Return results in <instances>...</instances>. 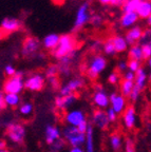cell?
<instances>
[{
  "instance_id": "26",
  "label": "cell",
  "mask_w": 151,
  "mask_h": 152,
  "mask_svg": "<svg viewBox=\"0 0 151 152\" xmlns=\"http://www.w3.org/2000/svg\"><path fill=\"white\" fill-rule=\"evenodd\" d=\"M59 72V66L58 64H50L45 69V77L48 79L52 78V77H57Z\"/></svg>"
},
{
  "instance_id": "11",
  "label": "cell",
  "mask_w": 151,
  "mask_h": 152,
  "mask_svg": "<svg viewBox=\"0 0 151 152\" xmlns=\"http://www.w3.org/2000/svg\"><path fill=\"white\" fill-rule=\"evenodd\" d=\"M85 86V80L83 78H73L69 81L64 88L60 89V93L62 96H67V95L73 94V93L77 92V90H79L80 88H83Z\"/></svg>"
},
{
  "instance_id": "27",
  "label": "cell",
  "mask_w": 151,
  "mask_h": 152,
  "mask_svg": "<svg viewBox=\"0 0 151 152\" xmlns=\"http://www.w3.org/2000/svg\"><path fill=\"white\" fill-rule=\"evenodd\" d=\"M111 144L115 151H119L120 149V133L118 130H115L111 133Z\"/></svg>"
},
{
  "instance_id": "30",
  "label": "cell",
  "mask_w": 151,
  "mask_h": 152,
  "mask_svg": "<svg viewBox=\"0 0 151 152\" xmlns=\"http://www.w3.org/2000/svg\"><path fill=\"white\" fill-rule=\"evenodd\" d=\"M127 64H128V69H129V71H132V72H134V73H136V72L142 68V64H141V61H139V60L129 59L127 61Z\"/></svg>"
},
{
  "instance_id": "34",
  "label": "cell",
  "mask_w": 151,
  "mask_h": 152,
  "mask_svg": "<svg viewBox=\"0 0 151 152\" xmlns=\"http://www.w3.org/2000/svg\"><path fill=\"white\" fill-rule=\"evenodd\" d=\"M119 75H120V73L118 71H114V72H112L110 75H109V77H108V81L111 85H115V83H117L118 81H119Z\"/></svg>"
},
{
  "instance_id": "37",
  "label": "cell",
  "mask_w": 151,
  "mask_h": 152,
  "mask_svg": "<svg viewBox=\"0 0 151 152\" xmlns=\"http://www.w3.org/2000/svg\"><path fill=\"white\" fill-rule=\"evenodd\" d=\"M141 91H142V89L134 83V88H133L132 93H131V95H130V99L132 100V102H135V100L137 99V97H139V95L141 94Z\"/></svg>"
},
{
  "instance_id": "18",
  "label": "cell",
  "mask_w": 151,
  "mask_h": 152,
  "mask_svg": "<svg viewBox=\"0 0 151 152\" xmlns=\"http://www.w3.org/2000/svg\"><path fill=\"white\" fill-rule=\"evenodd\" d=\"M144 0H126L124 5L122 7V12L123 13H130L136 12L139 7Z\"/></svg>"
},
{
  "instance_id": "28",
  "label": "cell",
  "mask_w": 151,
  "mask_h": 152,
  "mask_svg": "<svg viewBox=\"0 0 151 152\" xmlns=\"http://www.w3.org/2000/svg\"><path fill=\"white\" fill-rule=\"evenodd\" d=\"M104 17L102 16V15L99 14H94L92 15V17H91V21H90V23L92 24L94 28H99V26H102L103 24H104Z\"/></svg>"
},
{
  "instance_id": "31",
  "label": "cell",
  "mask_w": 151,
  "mask_h": 152,
  "mask_svg": "<svg viewBox=\"0 0 151 152\" xmlns=\"http://www.w3.org/2000/svg\"><path fill=\"white\" fill-rule=\"evenodd\" d=\"M5 100H7V104L12 106L13 109L16 108V104H18L19 102V97L17 94H7L5 95Z\"/></svg>"
},
{
  "instance_id": "8",
  "label": "cell",
  "mask_w": 151,
  "mask_h": 152,
  "mask_svg": "<svg viewBox=\"0 0 151 152\" xmlns=\"http://www.w3.org/2000/svg\"><path fill=\"white\" fill-rule=\"evenodd\" d=\"M45 86L43 76L40 73H35L30 75L24 81V88L31 91H41Z\"/></svg>"
},
{
  "instance_id": "9",
  "label": "cell",
  "mask_w": 151,
  "mask_h": 152,
  "mask_svg": "<svg viewBox=\"0 0 151 152\" xmlns=\"http://www.w3.org/2000/svg\"><path fill=\"white\" fill-rule=\"evenodd\" d=\"M65 136L67 140L70 142L71 145H73L74 147H76L79 144H83L85 140V135L84 133L80 132L78 129L74 128V127H69L65 130Z\"/></svg>"
},
{
  "instance_id": "50",
  "label": "cell",
  "mask_w": 151,
  "mask_h": 152,
  "mask_svg": "<svg viewBox=\"0 0 151 152\" xmlns=\"http://www.w3.org/2000/svg\"><path fill=\"white\" fill-rule=\"evenodd\" d=\"M117 96H118V95L116 94V93H112V94H111V96H110V102H113L114 100L116 99V97H117Z\"/></svg>"
},
{
  "instance_id": "36",
  "label": "cell",
  "mask_w": 151,
  "mask_h": 152,
  "mask_svg": "<svg viewBox=\"0 0 151 152\" xmlns=\"http://www.w3.org/2000/svg\"><path fill=\"white\" fill-rule=\"evenodd\" d=\"M65 146H66V140H62V138H58L56 142H53L52 144V149L55 150V151H56V150L58 151V150H60L62 148H64Z\"/></svg>"
},
{
  "instance_id": "54",
  "label": "cell",
  "mask_w": 151,
  "mask_h": 152,
  "mask_svg": "<svg viewBox=\"0 0 151 152\" xmlns=\"http://www.w3.org/2000/svg\"><path fill=\"white\" fill-rule=\"evenodd\" d=\"M147 31H148V32H149V34H150V35H151V28H149V30H147Z\"/></svg>"
},
{
  "instance_id": "39",
  "label": "cell",
  "mask_w": 151,
  "mask_h": 152,
  "mask_svg": "<svg viewBox=\"0 0 151 152\" xmlns=\"http://www.w3.org/2000/svg\"><path fill=\"white\" fill-rule=\"evenodd\" d=\"M123 79H126V80H131V81H134L135 80V73L132 71H126L124 72L123 74Z\"/></svg>"
},
{
  "instance_id": "24",
  "label": "cell",
  "mask_w": 151,
  "mask_h": 152,
  "mask_svg": "<svg viewBox=\"0 0 151 152\" xmlns=\"http://www.w3.org/2000/svg\"><path fill=\"white\" fill-rule=\"evenodd\" d=\"M58 140L59 138V134H58V130L54 127H51L49 126L47 128V142L50 144V145H52L53 144V140Z\"/></svg>"
},
{
  "instance_id": "25",
  "label": "cell",
  "mask_w": 151,
  "mask_h": 152,
  "mask_svg": "<svg viewBox=\"0 0 151 152\" xmlns=\"http://www.w3.org/2000/svg\"><path fill=\"white\" fill-rule=\"evenodd\" d=\"M84 121H85V118H84L83 113L79 111L73 112V113L69 114L68 115V121L69 123L73 124V125H79V124Z\"/></svg>"
},
{
  "instance_id": "52",
  "label": "cell",
  "mask_w": 151,
  "mask_h": 152,
  "mask_svg": "<svg viewBox=\"0 0 151 152\" xmlns=\"http://www.w3.org/2000/svg\"><path fill=\"white\" fill-rule=\"evenodd\" d=\"M71 152H84L81 149H79V148H77V147H74V149H72V151Z\"/></svg>"
},
{
  "instance_id": "20",
  "label": "cell",
  "mask_w": 151,
  "mask_h": 152,
  "mask_svg": "<svg viewBox=\"0 0 151 152\" xmlns=\"http://www.w3.org/2000/svg\"><path fill=\"white\" fill-rule=\"evenodd\" d=\"M123 115L126 126L129 129H131L133 127V124H134V108L132 106H128Z\"/></svg>"
},
{
  "instance_id": "55",
  "label": "cell",
  "mask_w": 151,
  "mask_h": 152,
  "mask_svg": "<svg viewBox=\"0 0 151 152\" xmlns=\"http://www.w3.org/2000/svg\"><path fill=\"white\" fill-rule=\"evenodd\" d=\"M149 80H151V73H150V76H149Z\"/></svg>"
},
{
  "instance_id": "49",
  "label": "cell",
  "mask_w": 151,
  "mask_h": 152,
  "mask_svg": "<svg viewBox=\"0 0 151 152\" xmlns=\"http://www.w3.org/2000/svg\"><path fill=\"white\" fill-rule=\"evenodd\" d=\"M112 0H98V2L103 5H111Z\"/></svg>"
},
{
  "instance_id": "57",
  "label": "cell",
  "mask_w": 151,
  "mask_h": 152,
  "mask_svg": "<svg viewBox=\"0 0 151 152\" xmlns=\"http://www.w3.org/2000/svg\"><path fill=\"white\" fill-rule=\"evenodd\" d=\"M150 1H151V0H150Z\"/></svg>"
},
{
  "instance_id": "22",
  "label": "cell",
  "mask_w": 151,
  "mask_h": 152,
  "mask_svg": "<svg viewBox=\"0 0 151 152\" xmlns=\"http://www.w3.org/2000/svg\"><path fill=\"white\" fill-rule=\"evenodd\" d=\"M146 79H147V74L146 71H145L144 68H141L139 71L135 73V80L134 83L136 86H139V88L142 89L145 87V83H146Z\"/></svg>"
},
{
  "instance_id": "17",
  "label": "cell",
  "mask_w": 151,
  "mask_h": 152,
  "mask_svg": "<svg viewBox=\"0 0 151 152\" xmlns=\"http://www.w3.org/2000/svg\"><path fill=\"white\" fill-rule=\"evenodd\" d=\"M113 42H114V47H115V50L117 53L125 52V51L128 50V48H129V45H128L126 38L122 35L113 36Z\"/></svg>"
},
{
  "instance_id": "42",
  "label": "cell",
  "mask_w": 151,
  "mask_h": 152,
  "mask_svg": "<svg viewBox=\"0 0 151 152\" xmlns=\"http://www.w3.org/2000/svg\"><path fill=\"white\" fill-rule=\"evenodd\" d=\"M103 45H104V43L100 42V40H95L94 42H93V45H91V49H92L94 52H98V51H100V48L103 49Z\"/></svg>"
},
{
  "instance_id": "13",
  "label": "cell",
  "mask_w": 151,
  "mask_h": 152,
  "mask_svg": "<svg viewBox=\"0 0 151 152\" xmlns=\"http://www.w3.org/2000/svg\"><path fill=\"white\" fill-rule=\"evenodd\" d=\"M139 15L136 12H130V13H123L119 18L120 26L124 28H131L132 26H135L139 21Z\"/></svg>"
},
{
  "instance_id": "32",
  "label": "cell",
  "mask_w": 151,
  "mask_h": 152,
  "mask_svg": "<svg viewBox=\"0 0 151 152\" xmlns=\"http://www.w3.org/2000/svg\"><path fill=\"white\" fill-rule=\"evenodd\" d=\"M92 133H93L92 127L89 126L88 127V133H87V150H88V152H93Z\"/></svg>"
},
{
  "instance_id": "15",
  "label": "cell",
  "mask_w": 151,
  "mask_h": 152,
  "mask_svg": "<svg viewBox=\"0 0 151 152\" xmlns=\"http://www.w3.org/2000/svg\"><path fill=\"white\" fill-rule=\"evenodd\" d=\"M128 57H129V59H132V60H139V61L144 60V54H143L142 45H139V43L131 45L129 48V50H128Z\"/></svg>"
},
{
  "instance_id": "40",
  "label": "cell",
  "mask_w": 151,
  "mask_h": 152,
  "mask_svg": "<svg viewBox=\"0 0 151 152\" xmlns=\"http://www.w3.org/2000/svg\"><path fill=\"white\" fill-rule=\"evenodd\" d=\"M128 69V64L127 61H119L117 64V66H116V71H118L119 73L123 74L125 72V70Z\"/></svg>"
},
{
  "instance_id": "5",
  "label": "cell",
  "mask_w": 151,
  "mask_h": 152,
  "mask_svg": "<svg viewBox=\"0 0 151 152\" xmlns=\"http://www.w3.org/2000/svg\"><path fill=\"white\" fill-rule=\"evenodd\" d=\"M40 48V40L37 37L34 36H28L22 42L21 54L23 57L30 58V57L35 56Z\"/></svg>"
},
{
  "instance_id": "14",
  "label": "cell",
  "mask_w": 151,
  "mask_h": 152,
  "mask_svg": "<svg viewBox=\"0 0 151 152\" xmlns=\"http://www.w3.org/2000/svg\"><path fill=\"white\" fill-rule=\"evenodd\" d=\"M59 40H60V35H58V34H56V33H50L43 37L41 43H43L45 49L53 51L55 48L58 45Z\"/></svg>"
},
{
  "instance_id": "44",
  "label": "cell",
  "mask_w": 151,
  "mask_h": 152,
  "mask_svg": "<svg viewBox=\"0 0 151 152\" xmlns=\"http://www.w3.org/2000/svg\"><path fill=\"white\" fill-rule=\"evenodd\" d=\"M3 91H1V95H0V107H1V110L7 109V100H5V97L3 96Z\"/></svg>"
},
{
  "instance_id": "41",
  "label": "cell",
  "mask_w": 151,
  "mask_h": 152,
  "mask_svg": "<svg viewBox=\"0 0 151 152\" xmlns=\"http://www.w3.org/2000/svg\"><path fill=\"white\" fill-rule=\"evenodd\" d=\"M126 150L134 152V142H132V140H130L129 137H126Z\"/></svg>"
},
{
  "instance_id": "10",
  "label": "cell",
  "mask_w": 151,
  "mask_h": 152,
  "mask_svg": "<svg viewBox=\"0 0 151 152\" xmlns=\"http://www.w3.org/2000/svg\"><path fill=\"white\" fill-rule=\"evenodd\" d=\"M144 32L145 31L143 30V28L139 26H134L131 28H129L125 35V38L126 40H127L128 45L131 47V45H136L137 41H141L143 35H144Z\"/></svg>"
},
{
  "instance_id": "45",
  "label": "cell",
  "mask_w": 151,
  "mask_h": 152,
  "mask_svg": "<svg viewBox=\"0 0 151 152\" xmlns=\"http://www.w3.org/2000/svg\"><path fill=\"white\" fill-rule=\"evenodd\" d=\"M87 128H88V126H87V121H81V123L78 125V130H79L81 133H84V134H85L86 130H88Z\"/></svg>"
},
{
  "instance_id": "7",
  "label": "cell",
  "mask_w": 151,
  "mask_h": 152,
  "mask_svg": "<svg viewBox=\"0 0 151 152\" xmlns=\"http://www.w3.org/2000/svg\"><path fill=\"white\" fill-rule=\"evenodd\" d=\"M5 135L9 136L13 142L22 144L24 140V128L19 124H9L5 129Z\"/></svg>"
},
{
  "instance_id": "46",
  "label": "cell",
  "mask_w": 151,
  "mask_h": 152,
  "mask_svg": "<svg viewBox=\"0 0 151 152\" xmlns=\"http://www.w3.org/2000/svg\"><path fill=\"white\" fill-rule=\"evenodd\" d=\"M126 0H112L111 1V5L112 7H118L122 9V7L124 5Z\"/></svg>"
},
{
  "instance_id": "51",
  "label": "cell",
  "mask_w": 151,
  "mask_h": 152,
  "mask_svg": "<svg viewBox=\"0 0 151 152\" xmlns=\"http://www.w3.org/2000/svg\"><path fill=\"white\" fill-rule=\"evenodd\" d=\"M146 24H147L148 26H150V28H151V15L148 17V18L146 19Z\"/></svg>"
},
{
  "instance_id": "38",
  "label": "cell",
  "mask_w": 151,
  "mask_h": 152,
  "mask_svg": "<svg viewBox=\"0 0 151 152\" xmlns=\"http://www.w3.org/2000/svg\"><path fill=\"white\" fill-rule=\"evenodd\" d=\"M4 73L7 75V77H12V76H14L17 73V71L13 66L7 64V66H4Z\"/></svg>"
},
{
  "instance_id": "2",
  "label": "cell",
  "mask_w": 151,
  "mask_h": 152,
  "mask_svg": "<svg viewBox=\"0 0 151 152\" xmlns=\"http://www.w3.org/2000/svg\"><path fill=\"white\" fill-rule=\"evenodd\" d=\"M76 51V40L72 34L60 35L59 43L54 50L51 51V55L54 58L60 60L64 57L68 56Z\"/></svg>"
},
{
  "instance_id": "35",
  "label": "cell",
  "mask_w": 151,
  "mask_h": 152,
  "mask_svg": "<svg viewBox=\"0 0 151 152\" xmlns=\"http://www.w3.org/2000/svg\"><path fill=\"white\" fill-rule=\"evenodd\" d=\"M49 83H50V86L52 87L53 90L57 91L60 89V79H59V77L57 76V77H52V78L49 79Z\"/></svg>"
},
{
  "instance_id": "3",
  "label": "cell",
  "mask_w": 151,
  "mask_h": 152,
  "mask_svg": "<svg viewBox=\"0 0 151 152\" xmlns=\"http://www.w3.org/2000/svg\"><path fill=\"white\" fill-rule=\"evenodd\" d=\"M91 17H92V14L90 12V2L89 1H84L76 11L73 31L76 32L79 31L80 28H83L86 24L91 21Z\"/></svg>"
},
{
  "instance_id": "1",
  "label": "cell",
  "mask_w": 151,
  "mask_h": 152,
  "mask_svg": "<svg viewBox=\"0 0 151 152\" xmlns=\"http://www.w3.org/2000/svg\"><path fill=\"white\" fill-rule=\"evenodd\" d=\"M107 66V59L102 54H93L89 57L88 61L85 64L86 76L91 80H96L99 73H102Z\"/></svg>"
},
{
  "instance_id": "53",
  "label": "cell",
  "mask_w": 151,
  "mask_h": 152,
  "mask_svg": "<svg viewBox=\"0 0 151 152\" xmlns=\"http://www.w3.org/2000/svg\"><path fill=\"white\" fill-rule=\"evenodd\" d=\"M148 64H149V66H151V57L148 59Z\"/></svg>"
},
{
  "instance_id": "33",
  "label": "cell",
  "mask_w": 151,
  "mask_h": 152,
  "mask_svg": "<svg viewBox=\"0 0 151 152\" xmlns=\"http://www.w3.org/2000/svg\"><path fill=\"white\" fill-rule=\"evenodd\" d=\"M142 49H143V54H144V60H148L151 57V45L149 43H143Z\"/></svg>"
},
{
  "instance_id": "4",
  "label": "cell",
  "mask_w": 151,
  "mask_h": 152,
  "mask_svg": "<svg viewBox=\"0 0 151 152\" xmlns=\"http://www.w3.org/2000/svg\"><path fill=\"white\" fill-rule=\"evenodd\" d=\"M23 78V72H17L12 77H7L3 83V92L7 94H17L22 90L24 87V83L22 81Z\"/></svg>"
},
{
  "instance_id": "48",
  "label": "cell",
  "mask_w": 151,
  "mask_h": 152,
  "mask_svg": "<svg viewBox=\"0 0 151 152\" xmlns=\"http://www.w3.org/2000/svg\"><path fill=\"white\" fill-rule=\"evenodd\" d=\"M108 115H109V119L111 121H115L116 116H115V113H114V110L113 109H110L108 111Z\"/></svg>"
},
{
  "instance_id": "12",
  "label": "cell",
  "mask_w": 151,
  "mask_h": 152,
  "mask_svg": "<svg viewBox=\"0 0 151 152\" xmlns=\"http://www.w3.org/2000/svg\"><path fill=\"white\" fill-rule=\"evenodd\" d=\"M109 115L103 110L94 109L93 110V123L102 130H107L109 125Z\"/></svg>"
},
{
  "instance_id": "29",
  "label": "cell",
  "mask_w": 151,
  "mask_h": 152,
  "mask_svg": "<svg viewBox=\"0 0 151 152\" xmlns=\"http://www.w3.org/2000/svg\"><path fill=\"white\" fill-rule=\"evenodd\" d=\"M113 104V110L116 112L122 111V109L124 108V104H125V99H124V96H117L116 99L112 102Z\"/></svg>"
},
{
  "instance_id": "43",
  "label": "cell",
  "mask_w": 151,
  "mask_h": 152,
  "mask_svg": "<svg viewBox=\"0 0 151 152\" xmlns=\"http://www.w3.org/2000/svg\"><path fill=\"white\" fill-rule=\"evenodd\" d=\"M32 109H33V108H32V104H22V107L20 108L22 114H29L30 112L32 111Z\"/></svg>"
},
{
  "instance_id": "16",
  "label": "cell",
  "mask_w": 151,
  "mask_h": 152,
  "mask_svg": "<svg viewBox=\"0 0 151 152\" xmlns=\"http://www.w3.org/2000/svg\"><path fill=\"white\" fill-rule=\"evenodd\" d=\"M139 18L146 20L151 15V1L150 0H144L136 11Z\"/></svg>"
},
{
  "instance_id": "23",
  "label": "cell",
  "mask_w": 151,
  "mask_h": 152,
  "mask_svg": "<svg viewBox=\"0 0 151 152\" xmlns=\"http://www.w3.org/2000/svg\"><path fill=\"white\" fill-rule=\"evenodd\" d=\"M94 102L100 107H106L107 104H108V97H107V95L104 93V90L103 91H98V92H95L94 93Z\"/></svg>"
},
{
  "instance_id": "19",
  "label": "cell",
  "mask_w": 151,
  "mask_h": 152,
  "mask_svg": "<svg viewBox=\"0 0 151 152\" xmlns=\"http://www.w3.org/2000/svg\"><path fill=\"white\" fill-rule=\"evenodd\" d=\"M134 88V81L126 80V79H120V92L125 97H130Z\"/></svg>"
},
{
  "instance_id": "6",
  "label": "cell",
  "mask_w": 151,
  "mask_h": 152,
  "mask_svg": "<svg viewBox=\"0 0 151 152\" xmlns=\"http://www.w3.org/2000/svg\"><path fill=\"white\" fill-rule=\"evenodd\" d=\"M22 26V22L18 18L14 17H4L1 20L0 23V28H1V34L2 37L4 35H10L14 32L19 31Z\"/></svg>"
},
{
  "instance_id": "56",
  "label": "cell",
  "mask_w": 151,
  "mask_h": 152,
  "mask_svg": "<svg viewBox=\"0 0 151 152\" xmlns=\"http://www.w3.org/2000/svg\"><path fill=\"white\" fill-rule=\"evenodd\" d=\"M127 152H131V151H127Z\"/></svg>"
},
{
  "instance_id": "47",
  "label": "cell",
  "mask_w": 151,
  "mask_h": 152,
  "mask_svg": "<svg viewBox=\"0 0 151 152\" xmlns=\"http://www.w3.org/2000/svg\"><path fill=\"white\" fill-rule=\"evenodd\" d=\"M0 152H10L7 149V142L4 140H1V144H0Z\"/></svg>"
},
{
  "instance_id": "21",
  "label": "cell",
  "mask_w": 151,
  "mask_h": 152,
  "mask_svg": "<svg viewBox=\"0 0 151 152\" xmlns=\"http://www.w3.org/2000/svg\"><path fill=\"white\" fill-rule=\"evenodd\" d=\"M103 51L106 55L108 56H114L116 54V50L115 47H114V42H113V36L112 37L107 38L106 40L104 41V45H103Z\"/></svg>"
}]
</instances>
